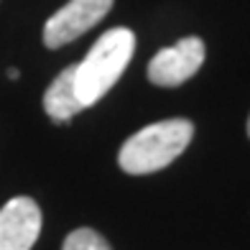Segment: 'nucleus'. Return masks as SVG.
I'll return each mask as SVG.
<instances>
[{
  "label": "nucleus",
  "instance_id": "nucleus-8",
  "mask_svg": "<svg viewBox=\"0 0 250 250\" xmlns=\"http://www.w3.org/2000/svg\"><path fill=\"white\" fill-rule=\"evenodd\" d=\"M8 77L10 79H18V69H8Z\"/></svg>",
  "mask_w": 250,
  "mask_h": 250
},
{
  "label": "nucleus",
  "instance_id": "nucleus-6",
  "mask_svg": "<svg viewBox=\"0 0 250 250\" xmlns=\"http://www.w3.org/2000/svg\"><path fill=\"white\" fill-rule=\"evenodd\" d=\"M43 110L54 123H69L79 110H84L74 92V64L56 74V79L43 92Z\"/></svg>",
  "mask_w": 250,
  "mask_h": 250
},
{
  "label": "nucleus",
  "instance_id": "nucleus-2",
  "mask_svg": "<svg viewBox=\"0 0 250 250\" xmlns=\"http://www.w3.org/2000/svg\"><path fill=\"white\" fill-rule=\"evenodd\" d=\"M191 135H194V125L184 118H171V120L146 125L123 143L118 153V164L125 174H133V176L161 171L184 153Z\"/></svg>",
  "mask_w": 250,
  "mask_h": 250
},
{
  "label": "nucleus",
  "instance_id": "nucleus-3",
  "mask_svg": "<svg viewBox=\"0 0 250 250\" xmlns=\"http://www.w3.org/2000/svg\"><path fill=\"white\" fill-rule=\"evenodd\" d=\"M115 0H69L64 8L46 21L43 26V43L49 49H62L72 43L92 26H97L110 13Z\"/></svg>",
  "mask_w": 250,
  "mask_h": 250
},
{
  "label": "nucleus",
  "instance_id": "nucleus-1",
  "mask_svg": "<svg viewBox=\"0 0 250 250\" xmlns=\"http://www.w3.org/2000/svg\"><path fill=\"white\" fill-rule=\"evenodd\" d=\"M135 51V36L130 28H110L95 41V46L89 49L79 64H74V92L84 107L95 105L105 97L125 66L130 64Z\"/></svg>",
  "mask_w": 250,
  "mask_h": 250
},
{
  "label": "nucleus",
  "instance_id": "nucleus-9",
  "mask_svg": "<svg viewBox=\"0 0 250 250\" xmlns=\"http://www.w3.org/2000/svg\"><path fill=\"white\" fill-rule=\"evenodd\" d=\"M248 138H250V118H248Z\"/></svg>",
  "mask_w": 250,
  "mask_h": 250
},
{
  "label": "nucleus",
  "instance_id": "nucleus-4",
  "mask_svg": "<svg viewBox=\"0 0 250 250\" xmlns=\"http://www.w3.org/2000/svg\"><path fill=\"white\" fill-rule=\"evenodd\" d=\"M204 41L187 36L168 49H161L148 64V79L156 87H179L191 79L204 64Z\"/></svg>",
  "mask_w": 250,
  "mask_h": 250
},
{
  "label": "nucleus",
  "instance_id": "nucleus-5",
  "mask_svg": "<svg viewBox=\"0 0 250 250\" xmlns=\"http://www.w3.org/2000/svg\"><path fill=\"white\" fill-rule=\"evenodd\" d=\"M41 232V209L31 197H13L0 209V250H31Z\"/></svg>",
  "mask_w": 250,
  "mask_h": 250
},
{
  "label": "nucleus",
  "instance_id": "nucleus-7",
  "mask_svg": "<svg viewBox=\"0 0 250 250\" xmlns=\"http://www.w3.org/2000/svg\"><path fill=\"white\" fill-rule=\"evenodd\" d=\"M62 250H112V248L107 245V240L97 230L79 227V230L69 232V237L64 240V248Z\"/></svg>",
  "mask_w": 250,
  "mask_h": 250
}]
</instances>
